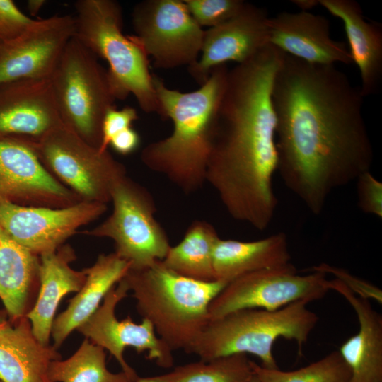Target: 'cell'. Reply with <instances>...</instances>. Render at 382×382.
Instances as JSON below:
<instances>
[{
    "instance_id": "cell-1",
    "label": "cell",
    "mask_w": 382,
    "mask_h": 382,
    "mask_svg": "<svg viewBox=\"0 0 382 382\" xmlns=\"http://www.w3.org/2000/svg\"><path fill=\"white\" fill-rule=\"evenodd\" d=\"M359 87L335 65L285 54L274 78L277 170L315 215L330 196L370 171L374 149Z\"/></svg>"
},
{
    "instance_id": "cell-2",
    "label": "cell",
    "mask_w": 382,
    "mask_h": 382,
    "mask_svg": "<svg viewBox=\"0 0 382 382\" xmlns=\"http://www.w3.org/2000/svg\"><path fill=\"white\" fill-rule=\"evenodd\" d=\"M285 53L267 45L228 70L214 122L208 183L235 220L263 231L278 204L274 76Z\"/></svg>"
},
{
    "instance_id": "cell-3",
    "label": "cell",
    "mask_w": 382,
    "mask_h": 382,
    "mask_svg": "<svg viewBox=\"0 0 382 382\" xmlns=\"http://www.w3.org/2000/svg\"><path fill=\"white\" fill-rule=\"evenodd\" d=\"M228 70L226 64L214 67L207 81L190 92L170 89L153 75L161 118L172 121L173 131L146 145L141 159L185 194L197 191L206 183L214 122Z\"/></svg>"
},
{
    "instance_id": "cell-4",
    "label": "cell",
    "mask_w": 382,
    "mask_h": 382,
    "mask_svg": "<svg viewBox=\"0 0 382 382\" xmlns=\"http://www.w3.org/2000/svg\"><path fill=\"white\" fill-rule=\"evenodd\" d=\"M122 279L132 292L142 319L150 321L173 351L187 353L209 321L211 302L228 284L182 276L161 260L144 269H129Z\"/></svg>"
},
{
    "instance_id": "cell-5",
    "label": "cell",
    "mask_w": 382,
    "mask_h": 382,
    "mask_svg": "<svg viewBox=\"0 0 382 382\" xmlns=\"http://www.w3.org/2000/svg\"><path fill=\"white\" fill-rule=\"evenodd\" d=\"M305 301L275 311L247 308L209 320L188 353L202 360L233 354H250L261 366L278 369L272 350L274 342L283 337L296 341L299 354L318 323L319 318Z\"/></svg>"
},
{
    "instance_id": "cell-6",
    "label": "cell",
    "mask_w": 382,
    "mask_h": 382,
    "mask_svg": "<svg viewBox=\"0 0 382 382\" xmlns=\"http://www.w3.org/2000/svg\"><path fill=\"white\" fill-rule=\"evenodd\" d=\"M74 36L109 65V79L116 100L132 94L146 113L162 112L149 71V57L134 35L122 33L123 13L115 0H78Z\"/></svg>"
},
{
    "instance_id": "cell-7",
    "label": "cell",
    "mask_w": 382,
    "mask_h": 382,
    "mask_svg": "<svg viewBox=\"0 0 382 382\" xmlns=\"http://www.w3.org/2000/svg\"><path fill=\"white\" fill-rule=\"evenodd\" d=\"M50 81L63 125L98 148L103 117L116 100L108 70L74 36Z\"/></svg>"
},
{
    "instance_id": "cell-8",
    "label": "cell",
    "mask_w": 382,
    "mask_h": 382,
    "mask_svg": "<svg viewBox=\"0 0 382 382\" xmlns=\"http://www.w3.org/2000/svg\"><path fill=\"white\" fill-rule=\"evenodd\" d=\"M110 200L112 214L86 233L112 239L115 253L129 263L130 270L144 269L163 260L170 245L156 219V209L151 193L125 175L113 185Z\"/></svg>"
},
{
    "instance_id": "cell-9",
    "label": "cell",
    "mask_w": 382,
    "mask_h": 382,
    "mask_svg": "<svg viewBox=\"0 0 382 382\" xmlns=\"http://www.w3.org/2000/svg\"><path fill=\"white\" fill-rule=\"evenodd\" d=\"M45 162L86 201L106 203L125 167L107 151L84 141L62 124L33 145Z\"/></svg>"
},
{
    "instance_id": "cell-10",
    "label": "cell",
    "mask_w": 382,
    "mask_h": 382,
    "mask_svg": "<svg viewBox=\"0 0 382 382\" xmlns=\"http://www.w3.org/2000/svg\"><path fill=\"white\" fill-rule=\"evenodd\" d=\"M134 37L154 66H191L199 59L204 30L190 15L183 0H144L132 11Z\"/></svg>"
},
{
    "instance_id": "cell-11",
    "label": "cell",
    "mask_w": 382,
    "mask_h": 382,
    "mask_svg": "<svg viewBox=\"0 0 382 382\" xmlns=\"http://www.w3.org/2000/svg\"><path fill=\"white\" fill-rule=\"evenodd\" d=\"M329 291L325 274L311 272L300 275L292 263L257 270L223 288L209 305V320L241 309L275 311L300 301L310 303L323 298Z\"/></svg>"
},
{
    "instance_id": "cell-12",
    "label": "cell",
    "mask_w": 382,
    "mask_h": 382,
    "mask_svg": "<svg viewBox=\"0 0 382 382\" xmlns=\"http://www.w3.org/2000/svg\"><path fill=\"white\" fill-rule=\"evenodd\" d=\"M128 291L127 284L122 279L107 293L99 308L77 330L91 342L108 350L119 363L122 371L135 382L139 376L124 358L127 347L134 348L139 354L146 352V358L161 368L172 367L174 358L173 351L157 335L149 320L142 319L141 323H136L129 316L122 320L117 318L115 308Z\"/></svg>"
},
{
    "instance_id": "cell-13",
    "label": "cell",
    "mask_w": 382,
    "mask_h": 382,
    "mask_svg": "<svg viewBox=\"0 0 382 382\" xmlns=\"http://www.w3.org/2000/svg\"><path fill=\"white\" fill-rule=\"evenodd\" d=\"M105 210V203L86 200L59 209L0 202V226L16 243L40 255L56 250Z\"/></svg>"
},
{
    "instance_id": "cell-14",
    "label": "cell",
    "mask_w": 382,
    "mask_h": 382,
    "mask_svg": "<svg viewBox=\"0 0 382 382\" xmlns=\"http://www.w3.org/2000/svg\"><path fill=\"white\" fill-rule=\"evenodd\" d=\"M74 35V16L55 15L36 19L20 36L0 45V86L49 79Z\"/></svg>"
},
{
    "instance_id": "cell-15",
    "label": "cell",
    "mask_w": 382,
    "mask_h": 382,
    "mask_svg": "<svg viewBox=\"0 0 382 382\" xmlns=\"http://www.w3.org/2000/svg\"><path fill=\"white\" fill-rule=\"evenodd\" d=\"M265 9L245 3L242 10L226 22L204 30L201 56L188 66L190 76L199 86L212 70L228 62L243 63L267 43Z\"/></svg>"
},
{
    "instance_id": "cell-16",
    "label": "cell",
    "mask_w": 382,
    "mask_h": 382,
    "mask_svg": "<svg viewBox=\"0 0 382 382\" xmlns=\"http://www.w3.org/2000/svg\"><path fill=\"white\" fill-rule=\"evenodd\" d=\"M62 124L50 79L0 86V139L34 145Z\"/></svg>"
},
{
    "instance_id": "cell-17",
    "label": "cell",
    "mask_w": 382,
    "mask_h": 382,
    "mask_svg": "<svg viewBox=\"0 0 382 382\" xmlns=\"http://www.w3.org/2000/svg\"><path fill=\"white\" fill-rule=\"evenodd\" d=\"M73 198L45 168L32 145L0 139V202L70 206Z\"/></svg>"
},
{
    "instance_id": "cell-18",
    "label": "cell",
    "mask_w": 382,
    "mask_h": 382,
    "mask_svg": "<svg viewBox=\"0 0 382 382\" xmlns=\"http://www.w3.org/2000/svg\"><path fill=\"white\" fill-rule=\"evenodd\" d=\"M267 43L284 53L308 63L350 64L349 49L330 35L324 16L310 11L281 12L267 21Z\"/></svg>"
},
{
    "instance_id": "cell-19",
    "label": "cell",
    "mask_w": 382,
    "mask_h": 382,
    "mask_svg": "<svg viewBox=\"0 0 382 382\" xmlns=\"http://www.w3.org/2000/svg\"><path fill=\"white\" fill-rule=\"evenodd\" d=\"M57 350L35 337L26 316L16 320L0 316L1 382H52L50 364L62 358Z\"/></svg>"
},
{
    "instance_id": "cell-20",
    "label": "cell",
    "mask_w": 382,
    "mask_h": 382,
    "mask_svg": "<svg viewBox=\"0 0 382 382\" xmlns=\"http://www.w3.org/2000/svg\"><path fill=\"white\" fill-rule=\"evenodd\" d=\"M330 290L342 296L354 309L359 325L339 352L350 370L348 382H382V316L370 302L354 294L344 284L329 280Z\"/></svg>"
},
{
    "instance_id": "cell-21",
    "label": "cell",
    "mask_w": 382,
    "mask_h": 382,
    "mask_svg": "<svg viewBox=\"0 0 382 382\" xmlns=\"http://www.w3.org/2000/svg\"><path fill=\"white\" fill-rule=\"evenodd\" d=\"M40 256L38 295L26 317L35 337L41 343L50 345L55 313L62 299L70 292H78L86 274L84 270L76 271L70 267L76 256L69 245Z\"/></svg>"
},
{
    "instance_id": "cell-22",
    "label": "cell",
    "mask_w": 382,
    "mask_h": 382,
    "mask_svg": "<svg viewBox=\"0 0 382 382\" xmlns=\"http://www.w3.org/2000/svg\"><path fill=\"white\" fill-rule=\"evenodd\" d=\"M331 15L344 25L352 62L361 79L360 91L365 98L378 94L382 84V27L367 21L354 0H318Z\"/></svg>"
},
{
    "instance_id": "cell-23",
    "label": "cell",
    "mask_w": 382,
    "mask_h": 382,
    "mask_svg": "<svg viewBox=\"0 0 382 382\" xmlns=\"http://www.w3.org/2000/svg\"><path fill=\"white\" fill-rule=\"evenodd\" d=\"M130 265L115 253L100 255L91 267L84 269L86 279L68 307L54 318L51 336L58 349L70 333L99 308L107 293L126 275Z\"/></svg>"
},
{
    "instance_id": "cell-24",
    "label": "cell",
    "mask_w": 382,
    "mask_h": 382,
    "mask_svg": "<svg viewBox=\"0 0 382 382\" xmlns=\"http://www.w3.org/2000/svg\"><path fill=\"white\" fill-rule=\"evenodd\" d=\"M290 263L287 236L283 232L253 241L219 237L213 250L215 279L226 283L248 273Z\"/></svg>"
},
{
    "instance_id": "cell-25",
    "label": "cell",
    "mask_w": 382,
    "mask_h": 382,
    "mask_svg": "<svg viewBox=\"0 0 382 382\" xmlns=\"http://www.w3.org/2000/svg\"><path fill=\"white\" fill-rule=\"evenodd\" d=\"M37 255L16 243L0 226V299L16 320L33 307L38 279Z\"/></svg>"
},
{
    "instance_id": "cell-26",
    "label": "cell",
    "mask_w": 382,
    "mask_h": 382,
    "mask_svg": "<svg viewBox=\"0 0 382 382\" xmlns=\"http://www.w3.org/2000/svg\"><path fill=\"white\" fill-rule=\"evenodd\" d=\"M219 238L215 228L204 220L194 221L183 239L170 247L161 260L170 270L188 278L214 281L213 250Z\"/></svg>"
},
{
    "instance_id": "cell-27",
    "label": "cell",
    "mask_w": 382,
    "mask_h": 382,
    "mask_svg": "<svg viewBox=\"0 0 382 382\" xmlns=\"http://www.w3.org/2000/svg\"><path fill=\"white\" fill-rule=\"evenodd\" d=\"M250 361L243 354L199 359L161 375L139 376L135 382H248L254 374Z\"/></svg>"
},
{
    "instance_id": "cell-28",
    "label": "cell",
    "mask_w": 382,
    "mask_h": 382,
    "mask_svg": "<svg viewBox=\"0 0 382 382\" xmlns=\"http://www.w3.org/2000/svg\"><path fill=\"white\" fill-rule=\"evenodd\" d=\"M105 359V349L86 338L70 357L51 362L50 378L52 382H133L123 371H109Z\"/></svg>"
},
{
    "instance_id": "cell-29",
    "label": "cell",
    "mask_w": 382,
    "mask_h": 382,
    "mask_svg": "<svg viewBox=\"0 0 382 382\" xmlns=\"http://www.w3.org/2000/svg\"><path fill=\"white\" fill-rule=\"evenodd\" d=\"M253 373L260 382H348L350 370L338 350L294 371L267 369L251 361Z\"/></svg>"
},
{
    "instance_id": "cell-30",
    "label": "cell",
    "mask_w": 382,
    "mask_h": 382,
    "mask_svg": "<svg viewBox=\"0 0 382 382\" xmlns=\"http://www.w3.org/2000/svg\"><path fill=\"white\" fill-rule=\"evenodd\" d=\"M190 15L202 28L219 25L238 13L246 2L242 0H183Z\"/></svg>"
},
{
    "instance_id": "cell-31",
    "label": "cell",
    "mask_w": 382,
    "mask_h": 382,
    "mask_svg": "<svg viewBox=\"0 0 382 382\" xmlns=\"http://www.w3.org/2000/svg\"><path fill=\"white\" fill-rule=\"evenodd\" d=\"M310 271L323 272L326 275L331 274L358 296L368 300L374 299L377 303H382L381 289L372 283L352 274L347 270L323 262L313 266Z\"/></svg>"
},
{
    "instance_id": "cell-32",
    "label": "cell",
    "mask_w": 382,
    "mask_h": 382,
    "mask_svg": "<svg viewBox=\"0 0 382 382\" xmlns=\"http://www.w3.org/2000/svg\"><path fill=\"white\" fill-rule=\"evenodd\" d=\"M36 19L23 13L11 0H0V45L18 37L30 27Z\"/></svg>"
},
{
    "instance_id": "cell-33",
    "label": "cell",
    "mask_w": 382,
    "mask_h": 382,
    "mask_svg": "<svg viewBox=\"0 0 382 382\" xmlns=\"http://www.w3.org/2000/svg\"><path fill=\"white\" fill-rule=\"evenodd\" d=\"M357 202L365 214L382 218V183L366 171L356 180Z\"/></svg>"
},
{
    "instance_id": "cell-34",
    "label": "cell",
    "mask_w": 382,
    "mask_h": 382,
    "mask_svg": "<svg viewBox=\"0 0 382 382\" xmlns=\"http://www.w3.org/2000/svg\"><path fill=\"white\" fill-rule=\"evenodd\" d=\"M138 119L135 108L127 106L120 110L115 107L105 113L101 126V141L98 147L101 152L107 151L111 139L122 131L132 127Z\"/></svg>"
},
{
    "instance_id": "cell-35",
    "label": "cell",
    "mask_w": 382,
    "mask_h": 382,
    "mask_svg": "<svg viewBox=\"0 0 382 382\" xmlns=\"http://www.w3.org/2000/svg\"><path fill=\"white\" fill-rule=\"evenodd\" d=\"M140 144L139 134L132 127L116 134L110 144L117 153L127 155L134 151Z\"/></svg>"
},
{
    "instance_id": "cell-36",
    "label": "cell",
    "mask_w": 382,
    "mask_h": 382,
    "mask_svg": "<svg viewBox=\"0 0 382 382\" xmlns=\"http://www.w3.org/2000/svg\"><path fill=\"white\" fill-rule=\"evenodd\" d=\"M291 1L301 11H309L311 9L317 6V5H319L318 0H294Z\"/></svg>"
},
{
    "instance_id": "cell-37",
    "label": "cell",
    "mask_w": 382,
    "mask_h": 382,
    "mask_svg": "<svg viewBox=\"0 0 382 382\" xmlns=\"http://www.w3.org/2000/svg\"><path fill=\"white\" fill-rule=\"evenodd\" d=\"M45 0H29L27 3L28 10L31 16H35L46 4Z\"/></svg>"
},
{
    "instance_id": "cell-38",
    "label": "cell",
    "mask_w": 382,
    "mask_h": 382,
    "mask_svg": "<svg viewBox=\"0 0 382 382\" xmlns=\"http://www.w3.org/2000/svg\"><path fill=\"white\" fill-rule=\"evenodd\" d=\"M248 382H260L257 376L253 374V376L250 378V379Z\"/></svg>"
},
{
    "instance_id": "cell-39",
    "label": "cell",
    "mask_w": 382,
    "mask_h": 382,
    "mask_svg": "<svg viewBox=\"0 0 382 382\" xmlns=\"http://www.w3.org/2000/svg\"><path fill=\"white\" fill-rule=\"evenodd\" d=\"M0 382H1V381H0Z\"/></svg>"
}]
</instances>
